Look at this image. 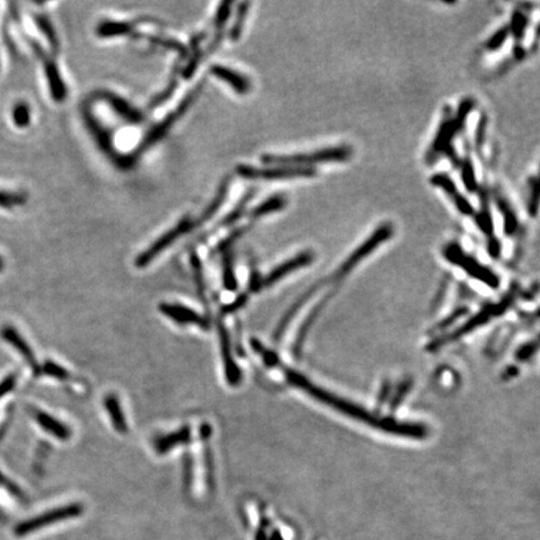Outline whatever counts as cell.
Returning <instances> with one entry per match:
<instances>
[{
    "label": "cell",
    "mask_w": 540,
    "mask_h": 540,
    "mask_svg": "<svg viewBox=\"0 0 540 540\" xmlns=\"http://www.w3.org/2000/svg\"><path fill=\"white\" fill-rule=\"evenodd\" d=\"M287 379L289 383H292L297 388L303 389L308 394L313 395L315 399L319 400L324 404H328L330 407L338 409L339 412L346 414L350 418L359 420L366 423L368 426H372L374 428H379L389 433L397 434V435H403V437H412V438H423L427 435V429L419 426V424H409V423H399L397 420L387 419V418H378L372 413H368L366 409L355 406L353 403H349L347 400L340 399L333 394L328 393L326 390L315 387L309 380L306 379L303 375L294 372V370H287L286 372Z\"/></svg>",
    "instance_id": "6da1fadb"
},
{
    "label": "cell",
    "mask_w": 540,
    "mask_h": 540,
    "mask_svg": "<svg viewBox=\"0 0 540 540\" xmlns=\"http://www.w3.org/2000/svg\"><path fill=\"white\" fill-rule=\"evenodd\" d=\"M352 148L348 146L324 148L312 153L290 154V155H263L261 160L268 166H284V167L312 168L315 164L324 163H339L346 161L352 157Z\"/></svg>",
    "instance_id": "7a4b0ae2"
},
{
    "label": "cell",
    "mask_w": 540,
    "mask_h": 540,
    "mask_svg": "<svg viewBox=\"0 0 540 540\" xmlns=\"http://www.w3.org/2000/svg\"><path fill=\"white\" fill-rule=\"evenodd\" d=\"M204 84H206V81L201 80V83H199L198 86H195V87L183 98V100L180 101L179 106L175 108L172 113L168 114L164 119L159 121L158 124H155V126L146 134V137L141 140L139 147L137 148V152L134 153V157H135V158H138L139 154L147 152L149 148L155 146L159 140L163 139V138L167 135L168 132L175 126V123H177L184 114L187 113L189 108L193 106L194 101L197 100V98H198L200 94H201V92H203Z\"/></svg>",
    "instance_id": "3957f363"
},
{
    "label": "cell",
    "mask_w": 540,
    "mask_h": 540,
    "mask_svg": "<svg viewBox=\"0 0 540 540\" xmlns=\"http://www.w3.org/2000/svg\"><path fill=\"white\" fill-rule=\"evenodd\" d=\"M81 115L86 121V126L89 129L90 134L93 135V138L97 141V144L99 146L101 152L106 154L108 158L113 160V163L117 167L121 168V169L132 168L137 158L134 155L132 157L121 155L117 152V149L114 147L112 135L108 132L107 128L103 127V124L95 118V115L92 112V107L84 106L81 109Z\"/></svg>",
    "instance_id": "277c9868"
},
{
    "label": "cell",
    "mask_w": 540,
    "mask_h": 540,
    "mask_svg": "<svg viewBox=\"0 0 540 540\" xmlns=\"http://www.w3.org/2000/svg\"><path fill=\"white\" fill-rule=\"evenodd\" d=\"M195 220L190 217H186L180 220L179 223L163 234L160 238L155 240L150 247H148L143 253L139 254L135 259V266L138 268H144L149 266L159 254L163 253L167 248L173 246L177 240L184 237L186 234L190 233L195 229Z\"/></svg>",
    "instance_id": "5b68a950"
},
{
    "label": "cell",
    "mask_w": 540,
    "mask_h": 540,
    "mask_svg": "<svg viewBox=\"0 0 540 540\" xmlns=\"http://www.w3.org/2000/svg\"><path fill=\"white\" fill-rule=\"evenodd\" d=\"M237 173L246 179H290V178H310L317 174L312 168L284 167V166H272L269 168H255L250 166H238Z\"/></svg>",
    "instance_id": "8992f818"
},
{
    "label": "cell",
    "mask_w": 540,
    "mask_h": 540,
    "mask_svg": "<svg viewBox=\"0 0 540 540\" xmlns=\"http://www.w3.org/2000/svg\"><path fill=\"white\" fill-rule=\"evenodd\" d=\"M83 514V506L80 504H68L64 507L55 508L50 512L38 515L32 519L26 520L20 523L19 526L15 528V534L18 537H24L27 534L34 533L39 530L41 528L53 526L55 523L64 521V520L77 518Z\"/></svg>",
    "instance_id": "52a82bcc"
},
{
    "label": "cell",
    "mask_w": 540,
    "mask_h": 540,
    "mask_svg": "<svg viewBox=\"0 0 540 540\" xmlns=\"http://www.w3.org/2000/svg\"><path fill=\"white\" fill-rule=\"evenodd\" d=\"M444 255L450 263L463 268L469 275H472L475 279L486 283L489 287L497 288L499 286L498 277L493 272H490V269L481 266L472 257H468L458 244H455V243L449 244L444 249Z\"/></svg>",
    "instance_id": "ba28073f"
},
{
    "label": "cell",
    "mask_w": 540,
    "mask_h": 540,
    "mask_svg": "<svg viewBox=\"0 0 540 540\" xmlns=\"http://www.w3.org/2000/svg\"><path fill=\"white\" fill-rule=\"evenodd\" d=\"M393 234L394 228L390 223H384V224H381V226L377 228L374 230L373 234L369 238H367L360 247L357 248L355 252L346 260V263L341 267L340 274H346L348 272H350V269H353L359 263L360 260L364 259L369 254L373 253L377 248L381 246L383 243H386L389 238H392Z\"/></svg>",
    "instance_id": "9c48e42d"
},
{
    "label": "cell",
    "mask_w": 540,
    "mask_h": 540,
    "mask_svg": "<svg viewBox=\"0 0 540 540\" xmlns=\"http://www.w3.org/2000/svg\"><path fill=\"white\" fill-rule=\"evenodd\" d=\"M97 99H101L106 101L109 107L113 109L114 113L119 115L124 121L130 123V124H143L146 121V115L143 112H140L138 108L134 107L128 100L121 98L118 94L108 92V90H101L94 94Z\"/></svg>",
    "instance_id": "30bf717a"
},
{
    "label": "cell",
    "mask_w": 540,
    "mask_h": 540,
    "mask_svg": "<svg viewBox=\"0 0 540 540\" xmlns=\"http://www.w3.org/2000/svg\"><path fill=\"white\" fill-rule=\"evenodd\" d=\"M218 328V335H219L220 350H221V358H223V364H224V372H226V378H227L228 384L235 387L238 386L241 380V373L235 360L233 358V352H232V343L227 332V328L224 324L218 320L217 323Z\"/></svg>",
    "instance_id": "8fae6325"
},
{
    "label": "cell",
    "mask_w": 540,
    "mask_h": 540,
    "mask_svg": "<svg viewBox=\"0 0 540 540\" xmlns=\"http://www.w3.org/2000/svg\"><path fill=\"white\" fill-rule=\"evenodd\" d=\"M160 313L164 314L169 319L173 320L180 326H197L208 330L210 324L208 319L200 314L194 312L190 308L184 307L181 304L172 303H161L159 306Z\"/></svg>",
    "instance_id": "7c38bea8"
},
{
    "label": "cell",
    "mask_w": 540,
    "mask_h": 540,
    "mask_svg": "<svg viewBox=\"0 0 540 540\" xmlns=\"http://www.w3.org/2000/svg\"><path fill=\"white\" fill-rule=\"evenodd\" d=\"M34 49H35V52L39 55L40 58H41V61H43L44 72H46V77H47L52 98L57 103H63L64 100L67 99L68 90L67 86H66V83L63 81V78L60 75L59 69L57 67V64L54 63V60L52 58H49L47 54L43 52L41 48L38 47L37 44H34Z\"/></svg>",
    "instance_id": "4fadbf2b"
},
{
    "label": "cell",
    "mask_w": 540,
    "mask_h": 540,
    "mask_svg": "<svg viewBox=\"0 0 540 540\" xmlns=\"http://www.w3.org/2000/svg\"><path fill=\"white\" fill-rule=\"evenodd\" d=\"M314 255L310 252H304V253L295 255L292 259H288L287 261L281 263L278 267L274 268L267 277L261 279V288L270 287L275 283H278L280 279L287 277L288 274L293 273L300 268L307 267L313 261Z\"/></svg>",
    "instance_id": "5bb4252c"
},
{
    "label": "cell",
    "mask_w": 540,
    "mask_h": 540,
    "mask_svg": "<svg viewBox=\"0 0 540 540\" xmlns=\"http://www.w3.org/2000/svg\"><path fill=\"white\" fill-rule=\"evenodd\" d=\"M1 337L10 346H13L17 349L18 353L21 354V357L27 361L28 366L32 369L34 375H40L41 367H40L37 358H35L32 348L29 347V344L26 341V339L13 327L3 328Z\"/></svg>",
    "instance_id": "9a60e30c"
},
{
    "label": "cell",
    "mask_w": 540,
    "mask_h": 540,
    "mask_svg": "<svg viewBox=\"0 0 540 540\" xmlns=\"http://www.w3.org/2000/svg\"><path fill=\"white\" fill-rule=\"evenodd\" d=\"M432 184L434 187L443 189V192L447 194L450 199L453 200L454 204L460 213L464 215H472L473 214V207L461 194H459L457 186L452 178H449L446 174H435L432 177Z\"/></svg>",
    "instance_id": "2e32d148"
},
{
    "label": "cell",
    "mask_w": 540,
    "mask_h": 540,
    "mask_svg": "<svg viewBox=\"0 0 540 540\" xmlns=\"http://www.w3.org/2000/svg\"><path fill=\"white\" fill-rule=\"evenodd\" d=\"M210 73L213 74L215 78L227 83L228 86L233 88L235 93L240 94V95H246L252 89V81L249 80V78L243 74L235 72L230 68L215 64L210 68Z\"/></svg>",
    "instance_id": "e0dca14e"
},
{
    "label": "cell",
    "mask_w": 540,
    "mask_h": 540,
    "mask_svg": "<svg viewBox=\"0 0 540 540\" xmlns=\"http://www.w3.org/2000/svg\"><path fill=\"white\" fill-rule=\"evenodd\" d=\"M190 439H192V429L188 426H184L173 433L167 434V435L159 438L155 441L154 447H155L157 453L159 455H164V454L169 453L175 447L186 446L188 443H190Z\"/></svg>",
    "instance_id": "ac0fdd59"
},
{
    "label": "cell",
    "mask_w": 540,
    "mask_h": 540,
    "mask_svg": "<svg viewBox=\"0 0 540 540\" xmlns=\"http://www.w3.org/2000/svg\"><path fill=\"white\" fill-rule=\"evenodd\" d=\"M34 418L37 420V423L39 424L40 427L43 428L47 433L52 434L55 438L58 439L66 440L69 439L72 437V430L64 424L61 423L57 418H54L53 415L46 413V412H41V410H37L34 412Z\"/></svg>",
    "instance_id": "d6986e66"
},
{
    "label": "cell",
    "mask_w": 540,
    "mask_h": 540,
    "mask_svg": "<svg viewBox=\"0 0 540 540\" xmlns=\"http://www.w3.org/2000/svg\"><path fill=\"white\" fill-rule=\"evenodd\" d=\"M230 183H232V178H230V177L224 178L223 181L220 183L219 188H218L217 193H215V195H214L213 200H212V201L209 203V206H208V207L204 209V212L201 213V215H200L199 218L195 220V227H199V226L206 224L208 220H210V218L214 217V215L217 214V212L219 210L220 207L224 204V201H226V199H227L228 192H229Z\"/></svg>",
    "instance_id": "ffe728a7"
},
{
    "label": "cell",
    "mask_w": 540,
    "mask_h": 540,
    "mask_svg": "<svg viewBox=\"0 0 540 540\" xmlns=\"http://www.w3.org/2000/svg\"><path fill=\"white\" fill-rule=\"evenodd\" d=\"M104 407L107 409L108 414L112 420V424L115 430L120 434L128 433V424L126 415L123 413V409L120 406L119 399L117 395L109 394L104 399Z\"/></svg>",
    "instance_id": "44dd1931"
},
{
    "label": "cell",
    "mask_w": 540,
    "mask_h": 540,
    "mask_svg": "<svg viewBox=\"0 0 540 540\" xmlns=\"http://www.w3.org/2000/svg\"><path fill=\"white\" fill-rule=\"evenodd\" d=\"M134 32L133 23L129 21H113L106 20L98 24L95 33L100 38H114V37H124Z\"/></svg>",
    "instance_id": "7402d4cb"
},
{
    "label": "cell",
    "mask_w": 540,
    "mask_h": 540,
    "mask_svg": "<svg viewBox=\"0 0 540 540\" xmlns=\"http://www.w3.org/2000/svg\"><path fill=\"white\" fill-rule=\"evenodd\" d=\"M287 198L283 194H275L273 197L261 201L257 207H254L250 210L249 217L252 219H258L261 217H266L268 214L277 213V212L283 210L284 208L287 207Z\"/></svg>",
    "instance_id": "603a6c76"
},
{
    "label": "cell",
    "mask_w": 540,
    "mask_h": 540,
    "mask_svg": "<svg viewBox=\"0 0 540 540\" xmlns=\"http://www.w3.org/2000/svg\"><path fill=\"white\" fill-rule=\"evenodd\" d=\"M254 194H255V189L253 188V189H250V190L241 198L239 203L234 207L233 210H232L230 213H228L227 215L221 219V221L215 227L214 230H217L218 228L230 227V226H233L237 220H239L240 217H243V214L246 213L248 203L253 198Z\"/></svg>",
    "instance_id": "cb8c5ba5"
},
{
    "label": "cell",
    "mask_w": 540,
    "mask_h": 540,
    "mask_svg": "<svg viewBox=\"0 0 540 540\" xmlns=\"http://www.w3.org/2000/svg\"><path fill=\"white\" fill-rule=\"evenodd\" d=\"M230 250H227L223 258V284L226 289L234 292L238 289V281L234 272L233 254Z\"/></svg>",
    "instance_id": "d4e9b609"
},
{
    "label": "cell",
    "mask_w": 540,
    "mask_h": 540,
    "mask_svg": "<svg viewBox=\"0 0 540 540\" xmlns=\"http://www.w3.org/2000/svg\"><path fill=\"white\" fill-rule=\"evenodd\" d=\"M497 206L499 208V212L503 214V218H504V232L507 235H513L518 229V220H517V215L514 213L513 209L507 200L503 199V198H497Z\"/></svg>",
    "instance_id": "484cf974"
},
{
    "label": "cell",
    "mask_w": 540,
    "mask_h": 540,
    "mask_svg": "<svg viewBox=\"0 0 540 540\" xmlns=\"http://www.w3.org/2000/svg\"><path fill=\"white\" fill-rule=\"evenodd\" d=\"M35 24L41 30V33L44 34V37L47 38L50 47L53 48L54 53H58L60 47L59 40H58V35L55 33V29H54L53 24L50 23V20L48 19L46 15H37Z\"/></svg>",
    "instance_id": "4316f807"
},
{
    "label": "cell",
    "mask_w": 540,
    "mask_h": 540,
    "mask_svg": "<svg viewBox=\"0 0 540 540\" xmlns=\"http://www.w3.org/2000/svg\"><path fill=\"white\" fill-rule=\"evenodd\" d=\"M474 170L475 169H474L472 159L467 158L461 161V180H463L464 187L467 188L468 192H470V193L478 190V181H477Z\"/></svg>",
    "instance_id": "83f0119b"
},
{
    "label": "cell",
    "mask_w": 540,
    "mask_h": 540,
    "mask_svg": "<svg viewBox=\"0 0 540 540\" xmlns=\"http://www.w3.org/2000/svg\"><path fill=\"white\" fill-rule=\"evenodd\" d=\"M249 6L250 4L248 1L240 3L238 13H237V18H235V21H234L233 27L230 29V34H229L230 39L233 40V41H237L241 37V32H243V28H244Z\"/></svg>",
    "instance_id": "f1b7e54d"
},
{
    "label": "cell",
    "mask_w": 540,
    "mask_h": 540,
    "mask_svg": "<svg viewBox=\"0 0 540 540\" xmlns=\"http://www.w3.org/2000/svg\"><path fill=\"white\" fill-rule=\"evenodd\" d=\"M30 109L26 103H18L13 109L14 124L18 128H27L30 124Z\"/></svg>",
    "instance_id": "f546056e"
},
{
    "label": "cell",
    "mask_w": 540,
    "mask_h": 540,
    "mask_svg": "<svg viewBox=\"0 0 540 540\" xmlns=\"http://www.w3.org/2000/svg\"><path fill=\"white\" fill-rule=\"evenodd\" d=\"M475 223L479 227L480 230L488 237H493V219L487 208H483L475 217Z\"/></svg>",
    "instance_id": "4dcf8cb0"
},
{
    "label": "cell",
    "mask_w": 540,
    "mask_h": 540,
    "mask_svg": "<svg viewBox=\"0 0 540 540\" xmlns=\"http://www.w3.org/2000/svg\"><path fill=\"white\" fill-rule=\"evenodd\" d=\"M148 40L152 41L154 44H158V46L168 48L170 50L179 53V55H181V58H184L187 55V49L183 44H180L179 41L167 39V38H160V37H148Z\"/></svg>",
    "instance_id": "1f68e13d"
},
{
    "label": "cell",
    "mask_w": 540,
    "mask_h": 540,
    "mask_svg": "<svg viewBox=\"0 0 540 540\" xmlns=\"http://www.w3.org/2000/svg\"><path fill=\"white\" fill-rule=\"evenodd\" d=\"M252 347L257 353L260 354L263 357L264 363L267 364L268 367H275L278 366L279 359L277 357V354L272 352V350H268L267 348L264 347L260 341L257 339L252 340Z\"/></svg>",
    "instance_id": "d6a6232c"
},
{
    "label": "cell",
    "mask_w": 540,
    "mask_h": 540,
    "mask_svg": "<svg viewBox=\"0 0 540 540\" xmlns=\"http://www.w3.org/2000/svg\"><path fill=\"white\" fill-rule=\"evenodd\" d=\"M232 4L230 1H224L220 4L218 8V12L215 14V28H217V33L223 32V28L227 24L228 19H229V15H230V9H232Z\"/></svg>",
    "instance_id": "836d02e7"
},
{
    "label": "cell",
    "mask_w": 540,
    "mask_h": 540,
    "mask_svg": "<svg viewBox=\"0 0 540 540\" xmlns=\"http://www.w3.org/2000/svg\"><path fill=\"white\" fill-rule=\"evenodd\" d=\"M41 373L50 375V377H53L55 379L66 380L69 378V373H68V370L66 368L60 367L59 364H57V363H54V361H50V360H48V361H46V363L43 364V367H41Z\"/></svg>",
    "instance_id": "e575fe53"
},
{
    "label": "cell",
    "mask_w": 540,
    "mask_h": 540,
    "mask_svg": "<svg viewBox=\"0 0 540 540\" xmlns=\"http://www.w3.org/2000/svg\"><path fill=\"white\" fill-rule=\"evenodd\" d=\"M527 27V17H526L524 14L520 13V12L514 13L513 20H512V27H510L509 33L513 34L514 37H515L517 39H520V38L524 35V32H526Z\"/></svg>",
    "instance_id": "d590c367"
},
{
    "label": "cell",
    "mask_w": 540,
    "mask_h": 540,
    "mask_svg": "<svg viewBox=\"0 0 540 540\" xmlns=\"http://www.w3.org/2000/svg\"><path fill=\"white\" fill-rule=\"evenodd\" d=\"M177 84H178V81H177L175 78L170 80L167 88L161 93L158 94L157 97H154L153 100L149 103V108L154 109V108L159 107L161 104H164L173 95L175 89H177Z\"/></svg>",
    "instance_id": "8d00e7d4"
},
{
    "label": "cell",
    "mask_w": 540,
    "mask_h": 540,
    "mask_svg": "<svg viewBox=\"0 0 540 540\" xmlns=\"http://www.w3.org/2000/svg\"><path fill=\"white\" fill-rule=\"evenodd\" d=\"M204 440V466H206V477H207V484L209 487L213 486V457H212V449L209 447V439Z\"/></svg>",
    "instance_id": "74e56055"
},
{
    "label": "cell",
    "mask_w": 540,
    "mask_h": 540,
    "mask_svg": "<svg viewBox=\"0 0 540 540\" xmlns=\"http://www.w3.org/2000/svg\"><path fill=\"white\" fill-rule=\"evenodd\" d=\"M508 35H509V28H503V29H499L497 33H494L493 37L488 40V50H489V52H495V50H498V49L506 43Z\"/></svg>",
    "instance_id": "f35d334b"
},
{
    "label": "cell",
    "mask_w": 540,
    "mask_h": 540,
    "mask_svg": "<svg viewBox=\"0 0 540 540\" xmlns=\"http://www.w3.org/2000/svg\"><path fill=\"white\" fill-rule=\"evenodd\" d=\"M26 203V197L20 194L6 193L0 192V207L13 208L15 206H23Z\"/></svg>",
    "instance_id": "ab89813d"
},
{
    "label": "cell",
    "mask_w": 540,
    "mask_h": 540,
    "mask_svg": "<svg viewBox=\"0 0 540 540\" xmlns=\"http://www.w3.org/2000/svg\"><path fill=\"white\" fill-rule=\"evenodd\" d=\"M248 229L249 228L248 227H243L240 228V229H237L235 232H233V233L230 234L229 237H227L226 239L223 240L221 243H220L219 246L217 247V252H227V250H230V247L233 246L234 243L237 241V240L239 239L240 237H243L244 234H246V232H247Z\"/></svg>",
    "instance_id": "60d3db41"
},
{
    "label": "cell",
    "mask_w": 540,
    "mask_h": 540,
    "mask_svg": "<svg viewBox=\"0 0 540 540\" xmlns=\"http://www.w3.org/2000/svg\"><path fill=\"white\" fill-rule=\"evenodd\" d=\"M192 264H193L194 273H195V279H197L199 294L201 295L203 300H204V281H203L204 279H203V272H201V263H200L199 258L197 257L195 253L192 255Z\"/></svg>",
    "instance_id": "b9f144b4"
},
{
    "label": "cell",
    "mask_w": 540,
    "mask_h": 540,
    "mask_svg": "<svg viewBox=\"0 0 540 540\" xmlns=\"http://www.w3.org/2000/svg\"><path fill=\"white\" fill-rule=\"evenodd\" d=\"M537 209H538V179L533 178L530 180V197H529L528 210L532 215H535Z\"/></svg>",
    "instance_id": "7bdbcfd3"
},
{
    "label": "cell",
    "mask_w": 540,
    "mask_h": 540,
    "mask_svg": "<svg viewBox=\"0 0 540 540\" xmlns=\"http://www.w3.org/2000/svg\"><path fill=\"white\" fill-rule=\"evenodd\" d=\"M183 470H184V484H186V487H192V483H193V460H192V457L189 454L184 455Z\"/></svg>",
    "instance_id": "ee69618b"
},
{
    "label": "cell",
    "mask_w": 540,
    "mask_h": 540,
    "mask_svg": "<svg viewBox=\"0 0 540 540\" xmlns=\"http://www.w3.org/2000/svg\"><path fill=\"white\" fill-rule=\"evenodd\" d=\"M0 486H3V487L6 488L8 492H10V493L13 494L14 497H17V498H19V499H26L24 494H23V492L18 488V486L14 484L12 480L8 479L7 477L1 473V472H0Z\"/></svg>",
    "instance_id": "f6af8a7d"
},
{
    "label": "cell",
    "mask_w": 540,
    "mask_h": 540,
    "mask_svg": "<svg viewBox=\"0 0 540 540\" xmlns=\"http://www.w3.org/2000/svg\"><path fill=\"white\" fill-rule=\"evenodd\" d=\"M17 384V374H10L0 383V398L10 393Z\"/></svg>",
    "instance_id": "bcb514c9"
},
{
    "label": "cell",
    "mask_w": 540,
    "mask_h": 540,
    "mask_svg": "<svg viewBox=\"0 0 540 540\" xmlns=\"http://www.w3.org/2000/svg\"><path fill=\"white\" fill-rule=\"evenodd\" d=\"M247 294H240L239 297L234 300L233 303H230V304H228V306L223 308V313L230 314L237 312V310H239L240 308L244 307V304L247 303Z\"/></svg>",
    "instance_id": "7dc6e473"
},
{
    "label": "cell",
    "mask_w": 540,
    "mask_h": 540,
    "mask_svg": "<svg viewBox=\"0 0 540 540\" xmlns=\"http://www.w3.org/2000/svg\"><path fill=\"white\" fill-rule=\"evenodd\" d=\"M486 124H487V120L486 118H481L479 121V126H478V130H477V140H475V144H477V149L480 153V149L483 147V141H484V133H486Z\"/></svg>",
    "instance_id": "c3c4849f"
},
{
    "label": "cell",
    "mask_w": 540,
    "mask_h": 540,
    "mask_svg": "<svg viewBox=\"0 0 540 540\" xmlns=\"http://www.w3.org/2000/svg\"><path fill=\"white\" fill-rule=\"evenodd\" d=\"M500 249H501V246H500L499 240L492 237V239H489V244H488L489 254L493 255L494 258H497L500 254Z\"/></svg>",
    "instance_id": "681fc988"
},
{
    "label": "cell",
    "mask_w": 540,
    "mask_h": 540,
    "mask_svg": "<svg viewBox=\"0 0 540 540\" xmlns=\"http://www.w3.org/2000/svg\"><path fill=\"white\" fill-rule=\"evenodd\" d=\"M1 268H3V263H1V259H0V270H1Z\"/></svg>",
    "instance_id": "f907efd6"
}]
</instances>
